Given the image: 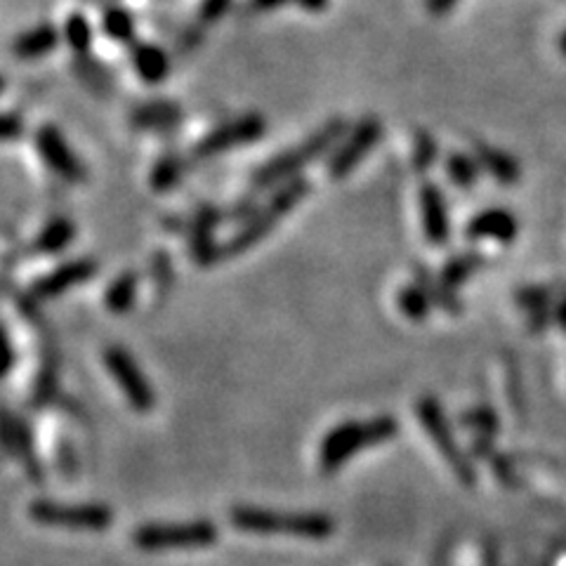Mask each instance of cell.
<instances>
[{
  "instance_id": "1",
  "label": "cell",
  "mask_w": 566,
  "mask_h": 566,
  "mask_svg": "<svg viewBox=\"0 0 566 566\" xmlns=\"http://www.w3.org/2000/svg\"><path fill=\"white\" fill-rule=\"evenodd\" d=\"M229 522L241 533L305 538V541H328L338 529L328 512H281L258 505H234L229 510Z\"/></svg>"
},
{
  "instance_id": "2",
  "label": "cell",
  "mask_w": 566,
  "mask_h": 566,
  "mask_svg": "<svg viewBox=\"0 0 566 566\" xmlns=\"http://www.w3.org/2000/svg\"><path fill=\"white\" fill-rule=\"evenodd\" d=\"M399 434V420L390 413L375 416L368 420H342L321 439L317 451L319 472L333 475L340 467H345L357 453L373 449V446L392 442Z\"/></svg>"
},
{
  "instance_id": "3",
  "label": "cell",
  "mask_w": 566,
  "mask_h": 566,
  "mask_svg": "<svg viewBox=\"0 0 566 566\" xmlns=\"http://www.w3.org/2000/svg\"><path fill=\"white\" fill-rule=\"evenodd\" d=\"M312 192V184L305 177H293V180L283 182L276 192L269 196L265 206L258 208V213L243 222L239 232H236L227 243H222V260L239 258V255L248 253L255 248L262 239H267L274 232L276 222L283 220L286 215L293 213V208L302 203Z\"/></svg>"
},
{
  "instance_id": "4",
  "label": "cell",
  "mask_w": 566,
  "mask_h": 566,
  "mask_svg": "<svg viewBox=\"0 0 566 566\" xmlns=\"http://www.w3.org/2000/svg\"><path fill=\"white\" fill-rule=\"evenodd\" d=\"M347 135V121L342 118H333L326 125H321L317 133H312L305 142L295 144V147L281 151L279 156L269 159L267 163L253 173V187L255 189H269L274 184L293 180L302 168L314 163L321 156L328 154L342 137Z\"/></svg>"
},
{
  "instance_id": "5",
  "label": "cell",
  "mask_w": 566,
  "mask_h": 566,
  "mask_svg": "<svg viewBox=\"0 0 566 566\" xmlns=\"http://www.w3.org/2000/svg\"><path fill=\"white\" fill-rule=\"evenodd\" d=\"M130 541L142 552H187L203 550L220 541V529L213 519L189 522H147L130 533Z\"/></svg>"
},
{
  "instance_id": "6",
  "label": "cell",
  "mask_w": 566,
  "mask_h": 566,
  "mask_svg": "<svg viewBox=\"0 0 566 566\" xmlns=\"http://www.w3.org/2000/svg\"><path fill=\"white\" fill-rule=\"evenodd\" d=\"M416 416L423 425V430L427 434V439L437 446L439 456L446 460V465L451 467L453 475L458 477V482L463 486H475L477 484V472L475 463H472L470 456L460 449L458 439L453 437L451 423L446 418V411L434 394H423L416 401Z\"/></svg>"
},
{
  "instance_id": "7",
  "label": "cell",
  "mask_w": 566,
  "mask_h": 566,
  "mask_svg": "<svg viewBox=\"0 0 566 566\" xmlns=\"http://www.w3.org/2000/svg\"><path fill=\"white\" fill-rule=\"evenodd\" d=\"M31 522L50 529L102 533L114 524V510L107 503H64V500L36 498L29 503Z\"/></svg>"
},
{
  "instance_id": "8",
  "label": "cell",
  "mask_w": 566,
  "mask_h": 566,
  "mask_svg": "<svg viewBox=\"0 0 566 566\" xmlns=\"http://www.w3.org/2000/svg\"><path fill=\"white\" fill-rule=\"evenodd\" d=\"M104 368H107L114 383L118 385V390L123 392L128 406L137 413H151L156 408V390L154 385L149 383L147 375L137 364L133 354L123 347L111 345L102 354Z\"/></svg>"
},
{
  "instance_id": "9",
  "label": "cell",
  "mask_w": 566,
  "mask_h": 566,
  "mask_svg": "<svg viewBox=\"0 0 566 566\" xmlns=\"http://www.w3.org/2000/svg\"><path fill=\"white\" fill-rule=\"evenodd\" d=\"M380 137H383V125L378 118H364L354 125V130L342 137L338 149L328 159L331 180H345L347 175H352V170L366 159L368 151L380 142Z\"/></svg>"
},
{
  "instance_id": "10",
  "label": "cell",
  "mask_w": 566,
  "mask_h": 566,
  "mask_svg": "<svg viewBox=\"0 0 566 566\" xmlns=\"http://www.w3.org/2000/svg\"><path fill=\"white\" fill-rule=\"evenodd\" d=\"M97 272H100V265L97 260L92 258H76L64 262L55 269H50L48 274L38 276V279L31 281L29 286V300L34 305H41V302H48L52 298H59V295L69 293L71 288L83 286L90 279H95Z\"/></svg>"
},
{
  "instance_id": "11",
  "label": "cell",
  "mask_w": 566,
  "mask_h": 566,
  "mask_svg": "<svg viewBox=\"0 0 566 566\" xmlns=\"http://www.w3.org/2000/svg\"><path fill=\"white\" fill-rule=\"evenodd\" d=\"M267 130V121L260 114H246L234 118V121L222 123L213 133H208L203 140L194 147L196 159H213V156L225 154V151L234 147H243L260 140Z\"/></svg>"
},
{
  "instance_id": "12",
  "label": "cell",
  "mask_w": 566,
  "mask_h": 566,
  "mask_svg": "<svg viewBox=\"0 0 566 566\" xmlns=\"http://www.w3.org/2000/svg\"><path fill=\"white\" fill-rule=\"evenodd\" d=\"M34 142L38 154H41V159L45 161V166L57 177H62L64 182L81 184L88 180V168H85V163L74 154V149L64 140L62 130L55 128V125H43V128H38Z\"/></svg>"
},
{
  "instance_id": "13",
  "label": "cell",
  "mask_w": 566,
  "mask_h": 566,
  "mask_svg": "<svg viewBox=\"0 0 566 566\" xmlns=\"http://www.w3.org/2000/svg\"><path fill=\"white\" fill-rule=\"evenodd\" d=\"M220 220V208L213 206V203H203V206L196 208L192 220L187 222L189 253H192V260L201 269H210L215 267L217 262H222V246L215 241V232Z\"/></svg>"
},
{
  "instance_id": "14",
  "label": "cell",
  "mask_w": 566,
  "mask_h": 566,
  "mask_svg": "<svg viewBox=\"0 0 566 566\" xmlns=\"http://www.w3.org/2000/svg\"><path fill=\"white\" fill-rule=\"evenodd\" d=\"M3 432H5V449H8L10 456L24 467L26 477H29L31 482L41 484L43 479H45V475H43L41 460H38V453H36V444H34V434H31V425L26 423L22 416L12 413L10 408H5Z\"/></svg>"
},
{
  "instance_id": "15",
  "label": "cell",
  "mask_w": 566,
  "mask_h": 566,
  "mask_svg": "<svg viewBox=\"0 0 566 566\" xmlns=\"http://www.w3.org/2000/svg\"><path fill=\"white\" fill-rule=\"evenodd\" d=\"M420 220H423V234L430 246L442 248L451 236L449 208H446L444 192L437 182H423L418 192Z\"/></svg>"
},
{
  "instance_id": "16",
  "label": "cell",
  "mask_w": 566,
  "mask_h": 566,
  "mask_svg": "<svg viewBox=\"0 0 566 566\" xmlns=\"http://www.w3.org/2000/svg\"><path fill=\"white\" fill-rule=\"evenodd\" d=\"M517 234V220L515 215L503 208H489L482 210L467 222L465 236L467 239H493L500 243H510Z\"/></svg>"
},
{
  "instance_id": "17",
  "label": "cell",
  "mask_w": 566,
  "mask_h": 566,
  "mask_svg": "<svg viewBox=\"0 0 566 566\" xmlns=\"http://www.w3.org/2000/svg\"><path fill=\"white\" fill-rule=\"evenodd\" d=\"M78 229L74 220L67 215H55L45 222L41 232L36 234V239L29 243L31 255H57L64 253L69 248V243L76 239Z\"/></svg>"
},
{
  "instance_id": "18",
  "label": "cell",
  "mask_w": 566,
  "mask_h": 566,
  "mask_svg": "<svg viewBox=\"0 0 566 566\" xmlns=\"http://www.w3.org/2000/svg\"><path fill=\"white\" fill-rule=\"evenodd\" d=\"M137 291H140V272L123 269L104 291V307L111 314H128L135 307Z\"/></svg>"
},
{
  "instance_id": "19",
  "label": "cell",
  "mask_w": 566,
  "mask_h": 566,
  "mask_svg": "<svg viewBox=\"0 0 566 566\" xmlns=\"http://www.w3.org/2000/svg\"><path fill=\"white\" fill-rule=\"evenodd\" d=\"M57 43H59V34L55 26L41 24L26 31V34L17 36L15 45H12V55L17 59H38L55 50Z\"/></svg>"
},
{
  "instance_id": "20",
  "label": "cell",
  "mask_w": 566,
  "mask_h": 566,
  "mask_svg": "<svg viewBox=\"0 0 566 566\" xmlns=\"http://www.w3.org/2000/svg\"><path fill=\"white\" fill-rule=\"evenodd\" d=\"M133 64L142 81L151 85L161 83L170 71L168 55L159 45H137L133 52Z\"/></svg>"
},
{
  "instance_id": "21",
  "label": "cell",
  "mask_w": 566,
  "mask_h": 566,
  "mask_svg": "<svg viewBox=\"0 0 566 566\" xmlns=\"http://www.w3.org/2000/svg\"><path fill=\"white\" fill-rule=\"evenodd\" d=\"M413 274H416V281L420 283V286L425 288V293L430 295L434 307L444 309V312H449V314L463 312V305H460V298L456 295V291L446 286V283L439 279V276H434L430 269H425L418 262V265L413 267Z\"/></svg>"
},
{
  "instance_id": "22",
  "label": "cell",
  "mask_w": 566,
  "mask_h": 566,
  "mask_svg": "<svg viewBox=\"0 0 566 566\" xmlns=\"http://www.w3.org/2000/svg\"><path fill=\"white\" fill-rule=\"evenodd\" d=\"M477 163L482 166L486 173H491L498 182L512 184L519 180V166L517 161L512 159L510 154L500 151L496 147H489V144H479L477 147Z\"/></svg>"
},
{
  "instance_id": "23",
  "label": "cell",
  "mask_w": 566,
  "mask_h": 566,
  "mask_svg": "<svg viewBox=\"0 0 566 566\" xmlns=\"http://www.w3.org/2000/svg\"><path fill=\"white\" fill-rule=\"evenodd\" d=\"M484 262H486V258L482 253H477V250L458 253V255H453V258L444 262L442 272H439V279H442L446 286L456 291L460 283L467 281L472 274H477L479 269L484 267Z\"/></svg>"
},
{
  "instance_id": "24",
  "label": "cell",
  "mask_w": 566,
  "mask_h": 566,
  "mask_svg": "<svg viewBox=\"0 0 566 566\" xmlns=\"http://www.w3.org/2000/svg\"><path fill=\"white\" fill-rule=\"evenodd\" d=\"M397 307L408 321H413V324H420V321H425L427 317H430L432 300L418 281H411V283H406L404 288H399Z\"/></svg>"
},
{
  "instance_id": "25",
  "label": "cell",
  "mask_w": 566,
  "mask_h": 566,
  "mask_svg": "<svg viewBox=\"0 0 566 566\" xmlns=\"http://www.w3.org/2000/svg\"><path fill=\"white\" fill-rule=\"evenodd\" d=\"M182 175H184L182 156L180 154H166L154 163V168H151L149 184H151V189H154V192L166 194V192H173L177 184H180Z\"/></svg>"
},
{
  "instance_id": "26",
  "label": "cell",
  "mask_w": 566,
  "mask_h": 566,
  "mask_svg": "<svg viewBox=\"0 0 566 566\" xmlns=\"http://www.w3.org/2000/svg\"><path fill=\"white\" fill-rule=\"evenodd\" d=\"M182 118V111L170 102H154L133 111V123L140 128H168Z\"/></svg>"
},
{
  "instance_id": "27",
  "label": "cell",
  "mask_w": 566,
  "mask_h": 566,
  "mask_svg": "<svg viewBox=\"0 0 566 566\" xmlns=\"http://www.w3.org/2000/svg\"><path fill=\"white\" fill-rule=\"evenodd\" d=\"M477 168H479V163L472 159V156L458 154V151H453L449 159H446V175H449V180L460 189L475 187V182L479 177Z\"/></svg>"
},
{
  "instance_id": "28",
  "label": "cell",
  "mask_w": 566,
  "mask_h": 566,
  "mask_svg": "<svg viewBox=\"0 0 566 566\" xmlns=\"http://www.w3.org/2000/svg\"><path fill=\"white\" fill-rule=\"evenodd\" d=\"M151 279H154L156 300L166 298L175 281L173 258H170L166 250H156V253L151 255Z\"/></svg>"
},
{
  "instance_id": "29",
  "label": "cell",
  "mask_w": 566,
  "mask_h": 566,
  "mask_svg": "<svg viewBox=\"0 0 566 566\" xmlns=\"http://www.w3.org/2000/svg\"><path fill=\"white\" fill-rule=\"evenodd\" d=\"M64 41L69 43V48L74 52H88L92 45V26L85 15L74 12L69 15L67 24H64Z\"/></svg>"
},
{
  "instance_id": "30",
  "label": "cell",
  "mask_w": 566,
  "mask_h": 566,
  "mask_svg": "<svg viewBox=\"0 0 566 566\" xmlns=\"http://www.w3.org/2000/svg\"><path fill=\"white\" fill-rule=\"evenodd\" d=\"M102 26L107 31V36L118 43H128L135 36V19L121 8H111L104 12Z\"/></svg>"
},
{
  "instance_id": "31",
  "label": "cell",
  "mask_w": 566,
  "mask_h": 566,
  "mask_svg": "<svg viewBox=\"0 0 566 566\" xmlns=\"http://www.w3.org/2000/svg\"><path fill=\"white\" fill-rule=\"evenodd\" d=\"M434 161H437V140L427 135L425 130H420L416 135V147H413V166L423 173Z\"/></svg>"
},
{
  "instance_id": "32",
  "label": "cell",
  "mask_w": 566,
  "mask_h": 566,
  "mask_svg": "<svg viewBox=\"0 0 566 566\" xmlns=\"http://www.w3.org/2000/svg\"><path fill=\"white\" fill-rule=\"evenodd\" d=\"M55 387H57V368L48 364L41 371V375L36 378V385H34V404L36 406H45L48 401L55 397Z\"/></svg>"
},
{
  "instance_id": "33",
  "label": "cell",
  "mask_w": 566,
  "mask_h": 566,
  "mask_svg": "<svg viewBox=\"0 0 566 566\" xmlns=\"http://www.w3.org/2000/svg\"><path fill=\"white\" fill-rule=\"evenodd\" d=\"M460 420H463L465 427H472V430H477L482 434H489L493 427H496V416H493V411H489V408H475V411H467Z\"/></svg>"
},
{
  "instance_id": "34",
  "label": "cell",
  "mask_w": 566,
  "mask_h": 566,
  "mask_svg": "<svg viewBox=\"0 0 566 566\" xmlns=\"http://www.w3.org/2000/svg\"><path fill=\"white\" fill-rule=\"evenodd\" d=\"M229 8V0H203L201 19L203 22H217Z\"/></svg>"
},
{
  "instance_id": "35",
  "label": "cell",
  "mask_w": 566,
  "mask_h": 566,
  "mask_svg": "<svg viewBox=\"0 0 566 566\" xmlns=\"http://www.w3.org/2000/svg\"><path fill=\"white\" fill-rule=\"evenodd\" d=\"M22 128H24V123H22V118H19L17 114L5 116V121H3L5 140H17V137L22 135Z\"/></svg>"
},
{
  "instance_id": "36",
  "label": "cell",
  "mask_w": 566,
  "mask_h": 566,
  "mask_svg": "<svg viewBox=\"0 0 566 566\" xmlns=\"http://www.w3.org/2000/svg\"><path fill=\"white\" fill-rule=\"evenodd\" d=\"M427 3V10L432 12V15H444V12H449L453 5L458 3V0H425Z\"/></svg>"
},
{
  "instance_id": "37",
  "label": "cell",
  "mask_w": 566,
  "mask_h": 566,
  "mask_svg": "<svg viewBox=\"0 0 566 566\" xmlns=\"http://www.w3.org/2000/svg\"><path fill=\"white\" fill-rule=\"evenodd\" d=\"M295 5L307 12H321L328 8V0H295Z\"/></svg>"
},
{
  "instance_id": "38",
  "label": "cell",
  "mask_w": 566,
  "mask_h": 566,
  "mask_svg": "<svg viewBox=\"0 0 566 566\" xmlns=\"http://www.w3.org/2000/svg\"><path fill=\"white\" fill-rule=\"evenodd\" d=\"M15 366V352H12V338L5 331V373H10V368Z\"/></svg>"
},
{
  "instance_id": "39",
  "label": "cell",
  "mask_w": 566,
  "mask_h": 566,
  "mask_svg": "<svg viewBox=\"0 0 566 566\" xmlns=\"http://www.w3.org/2000/svg\"><path fill=\"white\" fill-rule=\"evenodd\" d=\"M286 3H295V0H253V8L274 10V8H281V5H286Z\"/></svg>"
},
{
  "instance_id": "40",
  "label": "cell",
  "mask_w": 566,
  "mask_h": 566,
  "mask_svg": "<svg viewBox=\"0 0 566 566\" xmlns=\"http://www.w3.org/2000/svg\"><path fill=\"white\" fill-rule=\"evenodd\" d=\"M559 50H562V55H566V34L559 38Z\"/></svg>"
}]
</instances>
